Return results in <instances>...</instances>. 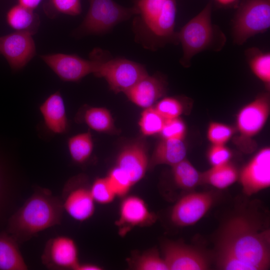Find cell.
Here are the masks:
<instances>
[{"label":"cell","mask_w":270,"mask_h":270,"mask_svg":"<svg viewBox=\"0 0 270 270\" xmlns=\"http://www.w3.org/2000/svg\"><path fill=\"white\" fill-rule=\"evenodd\" d=\"M248 212L228 218L220 230L216 248L233 253L256 270L270 266V228L260 219Z\"/></svg>","instance_id":"6da1fadb"},{"label":"cell","mask_w":270,"mask_h":270,"mask_svg":"<svg viewBox=\"0 0 270 270\" xmlns=\"http://www.w3.org/2000/svg\"><path fill=\"white\" fill-rule=\"evenodd\" d=\"M61 200L39 188L10 218L7 231L18 243L24 242L46 229L61 223Z\"/></svg>","instance_id":"7a4b0ae2"},{"label":"cell","mask_w":270,"mask_h":270,"mask_svg":"<svg viewBox=\"0 0 270 270\" xmlns=\"http://www.w3.org/2000/svg\"><path fill=\"white\" fill-rule=\"evenodd\" d=\"M138 25L148 46L158 47L168 42H178L174 29L176 0H138L135 6Z\"/></svg>","instance_id":"3957f363"},{"label":"cell","mask_w":270,"mask_h":270,"mask_svg":"<svg viewBox=\"0 0 270 270\" xmlns=\"http://www.w3.org/2000/svg\"><path fill=\"white\" fill-rule=\"evenodd\" d=\"M212 8L210 2L176 32L183 52L180 63L184 67L190 66L192 58L198 53L208 50H220L224 45V34L212 24Z\"/></svg>","instance_id":"277c9868"},{"label":"cell","mask_w":270,"mask_h":270,"mask_svg":"<svg viewBox=\"0 0 270 270\" xmlns=\"http://www.w3.org/2000/svg\"><path fill=\"white\" fill-rule=\"evenodd\" d=\"M270 27V0H244L238 9L232 23L234 42L242 45L250 38Z\"/></svg>","instance_id":"5b68a950"},{"label":"cell","mask_w":270,"mask_h":270,"mask_svg":"<svg viewBox=\"0 0 270 270\" xmlns=\"http://www.w3.org/2000/svg\"><path fill=\"white\" fill-rule=\"evenodd\" d=\"M89 2L88 13L78 28L83 34H102L138 14L135 6L124 7L114 0H89Z\"/></svg>","instance_id":"8992f818"},{"label":"cell","mask_w":270,"mask_h":270,"mask_svg":"<svg viewBox=\"0 0 270 270\" xmlns=\"http://www.w3.org/2000/svg\"><path fill=\"white\" fill-rule=\"evenodd\" d=\"M93 74L104 78L110 88L116 93L126 92L148 74L144 66L140 64L121 58L107 60L100 58Z\"/></svg>","instance_id":"52a82bcc"},{"label":"cell","mask_w":270,"mask_h":270,"mask_svg":"<svg viewBox=\"0 0 270 270\" xmlns=\"http://www.w3.org/2000/svg\"><path fill=\"white\" fill-rule=\"evenodd\" d=\"M40 58L61 80L66 82H77L94 74L100 60L95 50L90 60L60 53L44 54Z\"/></svg>","instance_id":"ba28073f"},{"label":"cell","mask_w":270,"mask_h":270,"mask_svg":"<svg viewBox=\"0 0 270 270\" xmlns=\"http://www.w3.org/2000/svg\"><path fill=\"white\" fill-rule=\"evenodd\" d=\"M81 176L74 177L65 184L61 200L63 208L74 220L83 222L95 212V202L88 187Z\"/></svg>","instance_id":"9c48e42d"},{"label":"cell","mask_w":270,"mask_h":270,"mask_svg":"<svg viewBox=\"0 0 270 270\" xmlns=\"http://www.w3.org/2000/svg\"><path fill=\"white\" fill-rule=\"evenodd\" d=\"M214 201L211 192L189 193L181 198L172 207L170 218L178 226H192L207 213Z\"/></svg>","instance_id":"30bf717a"},{"label":"cell","mask_w":270,"mask_h":270,"mask_svg":"<svg viewBox=\"0 0 270 270\" xmlns=\"http://www.w3.org/2000/svg\"><path fill=\"white\" fill-rule=\"evenodd\" d=\"M162 257L168 270H206L210 263L199 250L180 242L166 240L162 245Z\"/></svg>","instance_id":"8fae6325"},{"label":"cell","mask_w":270,"mask_h":270,"mask_svg":"<svg viewBox=\"0 0 270 270\" xmlns=\"http://www.w3.org/2000/svg\"><path fill=\"white\" fill-rule=\"evenodd\" d=\"M41 259L46 268L54 270H76L80 262L75 241L65 236H58L48 240Z\"/></svg>","instance_id":"7c38bea8"},{"label":"cell","mask_w":270,"mask_h":270,"mask_svg":"<svg viewBox=\"0 0 270 270\" xmlns=\"http://www.w3.org/2000/svg\"><path fill=\"white\" fill-rule=\"evenodd\" d=\"M243 192L248 196L270 186V148H261L238 173Z\"/></svg>","instance_id":"4fadbf2b"},{"label":"cell","mask_w":270,"mask_h":270,"mask_svg":"<svg viewBox=\"0 0 270 270\" xmlns=\"http://www.w3.org/2000/svg\"><path fill=\"white\" fill-rule=\"evenodd\" d=\"M270 113V94L268 92L260 94L238 112L236 129L242 138H251L262 129Z\"/></svg>","instance_id":"5bb4252c"},{"label":"cell","mask_w":270,"mask_h":270,"mask_svg":"<svg viewBox=\"0 0 270 270\" xmlns=\"http://www.w3.org/2000/svg\"><path fill=\"white\" fill-rule=\"evenodd\" d=\"M32 36L16 31L0 37V54L13 70L22 68L35 56L36 46Z\"/></svg>","instance_id":"9a60e30c"},{"label":"cell","mask_w":270,"mask_h":270,"mask_svg":"<svg viewBox=\"0 0 270 270\" xmlns=\"http://www.w3.org/2000/svg\"><path fill=\"white\" fill-rule=\"evenodd\" d=\"M157 216L140 197L131 195L125 196L119 209V218L116 224L119 234L124 236L136 226H150L155 223Z\"/></svg>","instance_id":"2e32d148"},{"label":"cell","mask_w":270,"mask_h":270,"mask_svg":"<svg viewBox=\"0 0 270 270\" xmlns=\"http://www.w3.org/2000/svg\"><path fill=\"white\" fill-rule=\"evenodd\" d=\"M116 163V166L128 175L134 186L144 178L148 168L146 146L140 142L128 145L119 153Z\"/></svg>","instance_id":"e0dca14e"},{"label":"cell","mask_w":270,"mask_h":270,"mask_svg":"<svg viewBox=\"0 0 270 270\" xmlns=\"http://www.w3.org/2000/svg\"><path fill=\"white\" fill-rule=\"evenodd\" d=\"M166 92V82L163 78L148 74L124 94L132 102L146 108L152 106Z\"/></svg>","instance_id":"ac0fdd59"},{"label":"cell","mask_w":270,"mask_h":270,"mask_svg":"<svg viewBox=\"0 0 270 270\" xmlns=\"http://www.w3.org/2000/svg\"><path fill=\"white\" fill-rule=\"evenodd\" d=\"M44 124L52 133L64 134L68 130L66 106L60 92L50 94L40 106Z\"/></svg>","instance_id":"d6986e66"},{"label":"cell","mask_w":270,"mask_h":270,"mask_svg":"<svg viewBox=\"0 0 270 270\" xmlns=\"http://www.w3.org/2000/svg\"><path fill=\"white\" fill-rule=\"evenodd\" d=\"M186 154V148L183 140L162 139L154 150L148 168L160 164L172 166L184 159Z\"/></svg>","instance_id":"ffe728a7"},{"label":"cell","mask_w":270,"mask_h":270,"mask_svg":"<svg viewBox=\"0 0 270 270\" xmlns=\"http://www.w3.org/2000/svg\"><path fill=\"white\" fill-rule=\"evenodd\" d=\"M18 242L10 234L0 232V270H26Z\"/></svg>","instance_id":"44dd1931"},{"label":"cell","mask_w":270,"mask_h":270,"mask_svg":"<svg viewBox=\"0 0 270 270\" xmlns=\"http://www.w3.org/2000/svg\"><path fill=\"white\" fill-rule=\"evenodd\" d=\"M6 20L10 27L18 32H26L32 35L38 30L40 20L34 10L18 4L10 9Z\"/></svg>","instance_id":"7402d4cb"},{"label":"cell","mask_w":270,"mask_h":270,"mask_svg":"<svg viewBox=\"0 0 270 270\" xmlns=\"http://www.w3.org/2000/svg\"><path fill=\"white\" fill-rule=\"evenodd\" d=\"M238 178L236 168L231 163L215 166L202 172V184H210L218 189H224L234 183Z\"/></svg>","instance_id":"603a6c76"},{"label":"cell","mask_w":270,"mask_h":270,"mask_svg":"<svg viewBox=\"0 0 270 270\" xmlns=\"http://www.w3.org/2000/svg\"><path fill=\"white\" fill-rule=\"evenodd\" d=\"M172 167L174 183L180 188L191 190L202 184V172L186 158Z\"/></svg>","instance_id":"cb8c5ba5"},{"label":"cell","mask_w":270,"mask_h":270,"mask_svg":"<svg viewBox=\"0 0 270 270\" xmlns=\"http://www.w3.org/2000/svg\"><path fill=\"white\" fill-rule=\"evenodd\" d=\"M248 62L252 72L265 85L270 87V54L256 48H251L246 52Z\"/></svg>","instance_id":"d4e9b609"},{"label":"cell","mask_w":270,"mask_h":270,"mask_svg":"<svg viewBox=\"0 0 270 270\" xmlns=\"http://www.w3.org/2000/svg\"><path fill=\"white\" fill-rule=\"evenodd\" d=\"M68 150L72 160L78 164L85 163L90 158L93 150V141L90 132L82 133L70 138Z\"/></svg>","instance_id":"484cf974"},{"label":"cell","mask_w":270,"mask_h":270,"mask_svg":"<svg viewBox=\"0 0 270 270\" xmlns=\"http://www.w3.org/2000/svg\"><path fill=\"white\" fill-rule=\"evenodd\" d=\"M82 120L90 128L98 132H110L114 127L110 112L104 108H87L83 113Z\"/></svg>","instance_id":"4316f807"},{"label":"cell","mask_w":270,"mask_h":270,"mask_svg":"<svg viewBox=\"0 0 270 270\" xmlns=\"http://www.w3.org/2000/svg\"><path fill=\"white\" fill-rule=\"evenodd\" d=\"M128 261L130 266L136 270H168L162 257L154 248L134 254Z\"/></svg>","instance_id":"83f0119b"},{"label":"cell","mask_w":270,"mask_h":270,"mask_svg":"<svg viewBox=\"0 0 270 270\" xmlns=\"http://www.w3.org/2000/svg\"><path fill=\"white\" fill-rule=\"evenodd\" d=\"M166 120L152 106L146 108L141 114L138 122L140 130L145 136L160 134Z\"/></svg>","instance_id":"f1b7e54d"},{"label":"cell","mask_w":270,"mask_h":270,"mask_svg":"<svg viewBox=\"0 0 270 270\" xmlns=\"http://www.w3.org/2000/svg\"><path fill=\"white\" fill-rule=\"evenodd\" d=\"M106 178L116 196H126L133 186L126 172L116 166L110 171Z\"/></svg>","instance_id":"f546056e"},{"label":"cell","mask_w":270,"mask_h":270,"mask_svg":"<svg viewBox=\"0 0 270 270\" xmlns=\"http://www.w3.org/2000/svg\"><path fill=\"white\" fill-rule=\"evenodd\" d=\"M216 264L220 270H256L254 266L241 260L230 251L222 248H217Z\"/></svg>","instance_id":"4dcf8cb0"},{"label":"cell","mask_w":270,"mask_h":270,"mask_svg":"<svg viewBox=\"0 0 270 270\" xmlns=\"http://www.w3.org/2000/svg\"><path fill=\"white\" fill-rule=\"evenodd\" d=\"M236 129L216 122H210L207 130V138L212 144L224 145L232 136Z\"/></svg>","instance_id":"1f68e13d"},{"label":"cell","mask_w":270,"mask_h":270,"mask_svg":"<svg viewBox=\"0 0 270 270\" xmlns=\"http://www.w3.org/2000/svg\"><path fill=\"white\" fill-rule=\"evenodd\" d=\"M90 191L95 202L101 204H109L116 197L106 177L96 178L90 186Z\"/></svg>","instance_id":"d6a6232c"},{"label":"cell","mask_w":270,"mask_h":270,"mask_svg":"<svg viewBox=\"0 0 270 270\" xmlns=\"http://www.w3.org/2000/svg\"><path fill=\"white\" fill-rule=\"evenodd\" d=\"M154 108L166 120L178 118L184 111L182 102L172 97L164 98L157 103Z\"/></svg>","instance_id":"836d02e7"},{"label":"cell","mask_w":270,"mask_h":270,"mask_svg":"<svg viewBox=\"0 0 270 270\" xmlns=\"http://www.w3.org/2000/svg\"><path fill=\"white\" fill-rule=\"evenodd\" d=\"M160 134L162 139L183 140L186 134V126L179 117L166 120Z\"/></svg>","instance_id":"e575fe53"},{"label":"cell","mask_w":270,"mask_h":270,"mask_svg":"<svg viewBox=\"0 0 270 270\" xmlns=\"http://www.w3.org/2000/svg\"><path fill=\"white\" fill-rule=\"evenodd\" d=\"M232 156V150L225 144H212L207 153V158L212 166H221L230 162Z\"/></svg>","instance_id":"d590c367"},{"label":"cell","mask_w":270,"mask_h":270,"mask_svg":"<svg viewBox=\"0 0 270 270\" xmlns=\"http://www.w3.org/2000/svg\"><path fill=\"white\" fill-rule=\"evenodd\" d=\"M54 8L58 12L76 16L81 12L80 0H50Z\"/></svg>","instance_id":"8d00e7d4"},{"label":"cell","mask_w":270,"mask_h":270,"mask_svg":"<svg viewBox=\"0 0 270 270\" xmlns=\"http://www.w3.org/2000/svg\"><path fill=\"white\" fill-rule=\"evenodd\" d=\"M6 194V188L0 169V213L4 206Z\"/></svg>","instance_id":"74e56055"},{"label":"cell","mask_w":270,"mask_h":270,"mask_svg":"<svg viewBox=\"0 0 270 270\" xmlns=\"http://www.w3.org/2000/svg\"><path fill=\"white\" fill-rule=\"evenodd\" d=\"M102 268L92 263H80L76 266V270H101Z\"/></svg>","instance_id":"f35d334b"},{"label":"cell","mask_w":270,"mask_h":270,"mask_svg":"<svg viewBox=\"0 0 270 270\" xmlns=\"http://www.w3.org/2000/svg\"><path fill=\"white\" fill-rule=\"evenodd\" d=\"M42 0H18L20 4L34 10L40 3Z\"/></svg>","instance_id":"ab89813d"},{"label":"cell","mask_w":270,"mask_h":270,"mask_svg":"<svg viewBox=\"0 0 270 270\" xmlns=\"http://www.w3.org/2000/svg\"><path fill=\"white\" fill-rule=\"evenodd\" d=\"M219 4L222 6H228L233 4L236 0H216Z\"/></svg>","instance_id":"60d3db41"}]
</instances>
